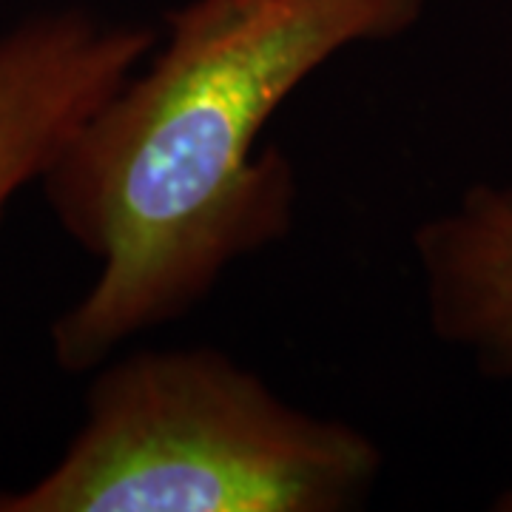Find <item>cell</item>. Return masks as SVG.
Returning <instances> with one entry per match:
<instances>
[{
	"label": "cell",
	"mask_w": 512,
	"mask_h": 512,
	"mask_svg": "<svg viewBox=\"0 0 512 512\" xmlns=\"http://www.w3.org/2000/svg\"><path fill=\"white\" fill-rule=\"evenodd\" d=\"M427 0H185L146 60L80 123L40 180L97 262L52 325L66 373L202 305L288 237L299 183L262 146L276 111L350 49L407 35Z\"/></svg>",
	"instance_id": "1"
},
{
	"label": "cell",
	"mask_w": 512,
	"mask_h": 512,
	"mask_svg": "<svg viewBox=\"0 0 512 512\" xmlns=\"http://www.w3.org/2000/svg\"><path fill=\"white\" fill-rule=\"evenodd\" d=\"M63 456L0 512H348L384 470L348 421L285 402L217 348H140L92 370Z\"/></svg>",
	"instance_id": "2"
},
{
	"label": "cell",
	"mask_w": 512,
	"mask_h": 512,
	"mask_svg": "<svg viewBox=\"0 0 512 512\" xmlns=\"http://www.w3.org/2000/svg\"><path fill=\"white\" fill-rule=\"evenodd\" d=\"M157 43L143 23L57 9L0 32V220Z\"/></svg>",
	"instance_id": "3"
},
{
	"label": "cell",
	"mask_w": 512,
	"mask_h": 512,
	"mask_svg": "<svg viewBox=\"0 0 512 512\" xmlns=\"http://www.w3.org/2000/svg\"><path fill=\"white\" fill-rule=\"evenodd\" d=\"M413 254L433 333L512 384V185H470L416 228Z\"/></svg>",
	"instance_id": "4"
},
{
	"label": "cell",
	"mask_w": 512,
	"mask_h": 512,
	"mask_svg": "<svg viewBox=\"0 0 512 512\" xmlns=\"http://www.w3.org/2000/svg\"><path fill=\"white\" fill-rule=\"evenodd\" d=\"M495 510L512 512V490H507V493H504L501 498H498V501H495Z\"/></svg>",
	"instance_id": "5"
}]
</instances>
